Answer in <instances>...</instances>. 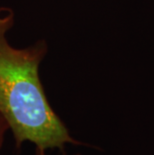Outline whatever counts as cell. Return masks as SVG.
Masks as SVG:
<instances>
[{
  "instance_id": "7a4b0ae2",
  "label": "cell",
  "mask_w": 154,
  "mask_h": 155,
  "mask_svg": "<svg viewBox=\"0 0 154 155\" xmlns=\"http://www.w3.org/2000/svg\"><path fill=\"white\" fill-rule=\"evenodd\" d=\"M8 130H10V129H9V125L7 123V121L3 117V115L0 113V149H1L2 145H3L5 134Z\"/></svg>"
},
{
  "instance_id": "3957f363",
  "label": "cell",
  "mask_w": 154,
  "mask_h": 155,
  "mask_svg": "<svg viewBox=\"0 0 154 155\" xmlns=\"http://www.w3.org/2000/svg\"><path fill=\"white\" fill-rule=\"evenodd\" d=\"M35 155H47V154H46V150L40 149V148H36Z\"/></svg>"
},
{
  "instance_id": "277c9868",
  "label": "cell",
  "mask_w": 154,
  "mask_h": 155,
  "mask_svg": "<svg viewBox=\"0 0 154 155\" xmlns=\"http://www.w3.org/2000/svg\"><path fill=\"white\" fill-rule=\"evenodd\" d=\"M77 155H79V154H77Z\"/></svg>"
},
{
  "instance_id": "6da1fadb",
  "label": "cell",
  "mask_w": 154,
  "mask_h": 155,
  "mask_svg": "<svg viewBox=\"0 0 154 155\" xmlns=\"http://www.w3.org/2000/svg\"><path fill=\"white\" fill-rule=\"evenodd\" d=\"M14 19L11 8L0 7V113L7 121L16 147L24 142L44 150L80 145L52 109L39 77L46 43L39 40L24 48L12 46L7 33Z\"/></svg>"
}]
</instances>
